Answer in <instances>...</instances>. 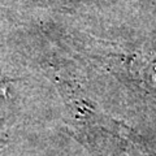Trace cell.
<instances>
[{"instance_id": "1", "label": "cell", "mask_w": 156, "mask_h": 156, "mask_svg": "<svg viewBox=\"0 0 156 156\" xmlns=\"http://www.w3.org/2000/svg\"><path fill=\"white\" fill-rule=\"evenodd\" d=\"M7 90H8V83L4 81V78L0 76V94L5 95L7 94Z\"/></svg>"}]
</instances>
